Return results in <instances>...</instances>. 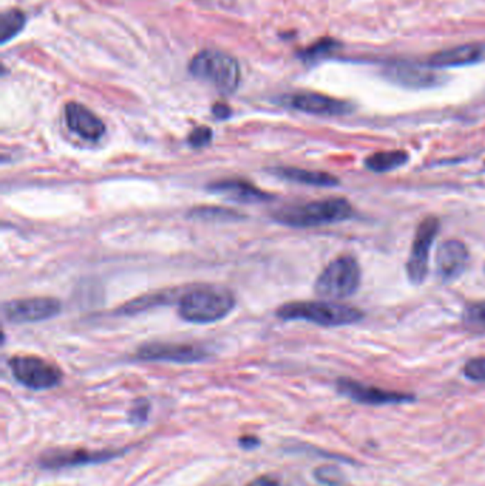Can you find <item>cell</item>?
Masks as SVG:
<instances>
[{"label":"cell","instance_id":"6da1fadb","mask_svg":"<svg viewBox=\"0 0 485 486\" xmlns=\"http://www.w3.org/2000/svg\"><path fill=\"white\" fill-rule=\"evenodd\" d=\"M353 217V206L344 198H331L285 206L274 213L278 223L290 228H314L343 222Z\"/></svg>","mask_w":485,"mask_h":486},{"label":"cell","instance_id":"7a4b0ae2","mask_svg":"<svg viewBox=\"0 0 485 486\" xmlns=\"http://www.w3.org/2000/svg\"><path fill=\"white\" fill-rule=\"evenodd\" d=\"M237 304L235 296L221 287L192 289L178 300V313L189 323L205 324L222 320Z\"/></svg>","mask_w":485,"mask_h":486},{"label":"cell","instance_id":"3957f363","mask_svg":"<svg viewBox=\"0 0 485 486\" xmlns=\"http://www.w3.org/2000/svg\"><path fill=\"white\" fill-rule=\"evenodd\" d=\"M276 316L282 320H303L324 327L355 324L363 319V312L348 304L336 302H292L281 306Z\"/></svg>","mask_w":485,"mask_h":486},{"label":"cell","instance_id":"277c9868","mask_svg":"<svg viewBox=\"0 0 485 486\" xmlns=\"http://www.w3.org/2000/svg\"><path fill=\"white\" fill-rule=\"evenodd\" d=\"M189 73L206 82L222 94L234 93L241 82V69L234 57L218 51L204 50L192 58Z\"/></svg>","mask_w":485,"mask_h":486},{"label":"cell","instance_id":"5b68a950","mask_svg":"<svg viewBox=\"0 0 485 486\" xmlns=\"http://www.w3.org/2000/svg\"><path fill=\"white\" fill-rule=\"evenodd\" d=\"M360 266L352 256H339L329 263L315 283L316 295L327 300L353 296L360 286Z\"/></svg>","mask_w":485,"mask_h":486},{"label":"cell","instance_id":"8992f818","mask_svg":"<svg viewBox=\"0 0 485 486\" xmlns=\"http://www.w3.org/2000/svg\"><path fill=\"white\" fill-rule=\"evenodd\" d=\"M9 367L17 382L34 391L50 390L63 380L59 367L37 356H14Z\"/></svg>","mask_w":485,"mask_h":486},{"label":"cell","instance_id":"52a82bcc","mask_svg":"<svg viewBox=\"0 0 485 486\" xmlns=\"http://www.w3.org/2000/svg\"><path fill=\"white\" fill-rule=\"evenodd\" d=\"M440 229V222L436 217L423 219L418 225L412 245L410 256L405 263V271L413 284H421L429 270V259L433 243Z\"/></svg>","mask_w":485,"mask_h":486},{"label":"cell","instance_id":"ba28073f","mask_svg":"<svg viewBox=\"0 0 485 486\" xmlns=\"http://www.w3.org/2000/svg\"><path fill=\"white\" fill-rule=\"evenodd\" d=\"M62 312V303L54 297H29L3 304V317L13 324L37 323L53 319Z\"/></svg>","mask_w":485,"mask_h":486},{"label":"cell","instance_id":"9c48e42d","mask_svg":"<svg viewBox=\"0 0 485 486\" xmlns=\"http://www.w3.org/2000/svg\"><path fill=\"white\" fill-rule=\"evenodd\" d=\"M206 350L185 343H150L144 344L135 353L141 361H168V363H197L206 359Z\"/></svg>","mask_w":485,"mask_h":486},{"label":"cell","instance_id":"30bf717a","mask_svg":"<svg viewBox=\"0 0 485 486\" xmlns=\"http://www.w3.org/2000/svg\"><path fill=\"white\" fill-rule=\"evenodd\" d=\"M338 390L347 398L367 405H389L414 401V396L412 394L383 390V388L364 385L348 378H340L338 381Z\"/></svg>","mask_w":485,"mask_h":486},{"label":"cell","instance_id":"8fae6325","mask_svg":"<svg viewBox=\"0 0 485 486\" xmlns=\"http://www.w3.org/2000/svg\"><path fill=\"white\" fill-rule=\"evenodd\" d=\"M287 104L302 112L314 114V115H323V117H336V115H346L353 111V106L348 104L343 100L333 99L319 93H296L290 95L287 99Z\"/></svg>","mask_w":485,"mask_h":486},{"label":"cell","instance_id":"7c38bea8","mask_svg":"<svg viewBox=\"0 0 485 486\" xmlns=\"http://www.w3.org/2000/svg\"><path fill=\"white\" fill-rule=\"evenodd\" d=\"M469 259V249L462 242L456 239L442 242L437 250V276L444 283L454 282L464 274Z\"/></svg>","mask_w":485,"mask_h":486},{"label":"cell","instance_id":"4fadbf2b","mask_svg":"<svg viewBox=\"0 0 485 486\" xmlns=\"http://www.w3.org/2000/svg\"><path fill=\"white\" fill-rule=\"evenodd\" d=\"M64 119L69 130L86 141H99L106 132L104 123L80 103L66 104Z\"/></svg>","mask_w":485,"mask_h":486},{"label":"cell","instance_id":"5bb4252c","mask_svg":"<svg viewBox=\"0 0 485 486\" xmlns=\"http://www.w3.org/2000/svg\"><path fill=\"white\" fill-rule=\"evenodd\" d=\"M119 451H84V450H54L45 452L40 465L47 470H60L69 466L100 463L115 458Z\"/></svg>","mask_w":485,"mask_h":486},{"label":"cell","instance_id":"9a60e30c","mask_svg":"<svg viewBox=\"0 0 485 486\" xmlns=\"http://www.w3.org/2000/svg\"><path fill=\"white\" fill-rule=\"evenodd\" d=\"M209 189L215 193L228 197L242 204H257V202H268L272 199V195H269L265 191H261L255 185H252L244 180H224L213 182L209 185Z\"/></svg>","mask_w":485,"mask_h":486},{"label":"cell","instance_id":"2e32d148","mask_svg":"<svg viewBox=\"0 0 485 486\" xmlns=\"http://www.w3.org/2000/svg\"><path fill=\"white\" fill-rule=\"evenodd\" d=\"M482 54V47L477 45H462L451 49L441 50L433 54L427 66L431 69H445V67H460L465 64L475 63Z\"/></svg>","mask_w":485,"mask_h":486},{"label":"cell","instance_id":"e0dca14e","mask_svg":"<svg viewBox=\"0 0 485 486\" xmlns=\"http://www.w3.org/2000/svg\"><path fill=\"white\" fill-rule=\"evenodd\" d=\"M390 79L396 83H400L401 86L405 87H413V88H425V87H433L438 84V77L433 74L430 70H425L418 66H410V64H394L389 67L387 70Z\"/></svg>","mask_w":485,"mask_h":486},{"label":"cell","instance_id":"ac0fdd59","mask_svg":"<svg viewBox=\"0 0 485 486\" xmlns=\"http://www.w3.org/2000/svg\"><path fill=\"white\" fill-rule=\"evenodd\" d=\"M272 173H275L276 177L283 178L286 181L310 185V186L331 188V186H336L339 184V180L327 172L302 169V168H295V167L275 168V169H272Z\"/></svg>","mask_w":485,"mask_h":486},{"label":"cell","instance_id":"d6986e66","mask_svg":"<svg viewBox=\"0 0 485 486\" xmlns=\"http://www.w3.org/2000/svg\"><path fill=\"white\" fill-rule=\"evenodd\" d=\"M407 161H409V154L405 151H381L367 157L364 165L372 172L384 173L401 168Z\"/></svg>","mask_w":485,"mask_h":486},{"label":"cell","instance_id":"ffe728a7","mask_svg":"<svg viewBox=\"0 0 485 486\" xmlns=\"http://www.w3.org/2000/svg\"><path fill=\"white\" fill-rule=\"evenodd\" d=\"M26 17L21 10H8L0 16V43L6 45L13 37L22 32Z\"/></svg>","mask_w":485,"mask_h":486},{"label":"cell","instance_id":"44dd1931","mask_svg":"<svg viewBox=\"0 0 485 486\" xmlns=\"http://www.w3.org/2000/svg\"><path fill=\"white\" fill-rule=\"evenodd\" d=\"M462 324L470 333L485 336V302L470 303L465 307Z\"/></svg>","mask_w":485,"mask_h":486},{"label":"cell","instance_id":"7402d4cb","mask_svg":"<svg viewBox=\"0 0 485 486\" xmlns=\"http://www.w3.org/2000/svg\"><path fill=\"white\" fill-rule=\"evenodd\" d=\"M172 297V293H157V295H151V296H145L141 299L134 300L131 303H128L127 306H124L121 308V312L124 315H131V313H139L141 310L154 307V306H161L164 303H168Z\"/></svg>","mask_w":485,"mask_h":486},{"label":"cell","instance_id":"603a6c76","mask_svg":"<svg viewBox=\"0 0 485 486\" xmlns=\"http://www.w3.org/2000/svg\"><path fill=\"white\" fill-rule=\"evenodd\" d=\"M192 217H197L201 219H238L241 218L239 213L226 210L224 208H200L191 212Z\"/></svg>","mask_w":485,"mask_h":486},{"label":"cell","instance_id":"cb8c5ba5","mask_svg":"<svg viewBox=\"0 0 485 486\" xmlns=\"http://www.w3.org/2000/svg\"><path fill=\"white\" fill-rule=\"evenodd\" d=\"M464 376L471 381H485V357H475L469 360L464 365Z\"/></svg>","mask_w":485,"mask_h":486},{"label":"cell","instance_id":"d4e9b609","mask_svg":"<svg viewBox=\"0 0 485 486\" xmlns=\"http://www.w3.org/2000/svg\"><path fill=\"white\" fill-rule=\"evenodd\" d=\"M315 478L324 485H339L343 481V474L333 465H323L315 471Z\"/></svg>","mask_w":485,"mask_h":486},{"label":"cell","instance_id":"484cf974","mask_svg":"<svg viewBox=\"0 0 485 486\" xmlns=\"http://www.w3.org/2000/svg\"><path fill=\"white\" fill-rule=\"evenodd\" d=\"M212 140V130L209 127H197L188 135V144L193 148H202Z\"/></svg>","mask_w":485,"mask_h":486},{"label":"cell","instance_id":"4316f807","mask_svg":"<svg viewBox=\"0 0 485 486\" xmlns=\"http://www.w3.org/2000/svg\"><path fill=\"white\" fill-rule=\"evenodd\" d=\"M148 413H150V402L147 400L135 401L134 406L130 411V421L135 425H140L147 421Z\"/></svg>","mask_w":485,"mask_h":486},{"label":"cell","instance_id":"83f0119b","mask_svg":"<svg viewBox=\"0 0 485 486\" xmlns=\"http://www.w3.org/2000/svg\"><path fill=\"white\" fill-rule=\"evenodd\" d=\"M332 47H335V43H333V42H331V40H323V42H320V43H316L314 47H310L309 50H306V51H305V57H306V58L319 57V54L329 51Z\"/></svg>","mask_w":485,"mask_h":486},{"label":"cell","instance_id":"f1b7e54d","mask_svg":"<svg viewBox=\"0 0 485 486\" xmlns=\"http://www.w3.org/2000/svg\"><path fill=\"white\" fill-rule=\"evenodd\" d=\"M212 114L215 115L218 120H225L230 115V108L226 104L218 103V104H215V106L212 107Z\"/></svg>","mask_w":485,"mask_h":486},{"label":"cell","instance_id":"f546056e","mask_svg":"<svg viewBox=\"0 0 485 486\" xmlns=\"http://www.w3.org/2000/svg\"><path fill=\"white\" fill-rule=\"evenodd\" d=\"M248 486H279L278 482L272 478H269V476H261V478H257L255 481H252Z\"/></svg>","mask_w":485,"mask_h":486},{"label":"cell","instance_id":"4dcf8cb0","mask_svg":"<svg viewBox=\"0 0 485 486\" xmlns=\"http://www.w3.org/2000/svg\"><path fill=\"white\" fill-rule=\"evenodd\" d=\"M239 444H241V446H244L245 450H254L255 446L259 445V439L255 438V437L246 435V437H242V438L239 439Z\"/></svg>","mask_w":485,"mask_h":486}]
</instances>
